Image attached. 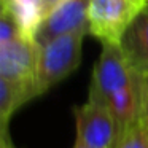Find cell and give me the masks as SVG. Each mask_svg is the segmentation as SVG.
<instances>
[{"label": "cell", "mask_w": 148, "mask_h": 148, "mask_svg": "<svg viewBox=\"0 0 148 148\" xmlns=\"http://www.w3.org/2000/svg\"><path fill=\"white\" fill-rule=\"evenodd\" d=\"M86 35L88 30H77L38 45L35 83L40 96L78 69Z\"/></svg>", "instance_id": "7a4b0ae2"}, {"label": "cell", "mask_w": 148, "mask_h": 148, "mask_svg": "<svg viewBox=\"0 0 148 148\" xmlns=\"http://www.w3.org/2000/svg\"><path fill=\"white\" fill-rule=\"evenodd\" d=\"M119 48L129 67L142 75H148V5L138 13L124 32Z\"/></svg>", "instance_id": "52a82bcc"}, {"label": "cell", "mask_w": 148, "mask_h": 148, "mask_svg": "<svg viewBox=\"0 0 148 148\" xmlns=\"http://www.w3.org/2000/svg\"><path fill=\"white\" fill-rule=\"evenodd\" d=\"M88 3L89 0H65L64 3L58 5L40 23L34 37L35 43L43 45L65 34L88 30Z\"/></svg>", "instance_id": "8992f818"}, {"label": "cell", "mask_w": 148, "mask_h": 148, "mask_svg": "<svg viewBox=\"0 0 148 148\" xmlns=\"http://www.w3.org/2000/svg\"><path fill=\"white\" fill-rule=\"evenodd\" d=\"M73 148H86V147H84V145H81V143H78V142H75Z\"/></svg>", "instance_id": "5bb4252c"}, {"label": "cell", "mask_w": 148, "mask_h": 148, "mask_svg": "<svg viewBox=\"0 0 148 148\" xmlns=\"http://www.w3.org/2000/svg\"><path fill=\"white\" fill-rule=\"evenodd\" d=\"M65 0H42V8H43V14H48L49 11H53L58 5L64 3Z\"/></svg>", "instance_id": "4fadbf2b"}, {"label": "cell", "mask_w": 148, "mask_h": 148, "mask_svg": "<svg viewBox=\"0 0 148 148\" xmlns=\"http://www.w3.org/2000/svg\"><path fill=\"white\" fill-rule=\"evenodd\" d=\"M138 123L148 129V75L140 77V116Z\"/></svg>", "instance_id": "7c38bea8"}, {"label": "cell", "mask_w": 148, "mask_h": 148, "mask_svg": "<svg viewBox=\"0 0 148 148\" xmlns=\"http://www.w3.org/2000/svg\"><path fill=\"white\" fill-rule=\"evenodd\" d=\"M2 7L11 10L27 37H35L37 29L45 18L42 0H2Z\"/></svg>", "instance_id": "9c48e42d"}, {"label": "cell", "mask_w": 148, "mask_h": 148, "mask_svg": "<svg viewBox=\"0 0 148 148\" xmlns=\"http://www.w3.org/2000/svg\"><path fill=\"white\" fill-rule=\"evenodd\" d=\"M35 81H10L0 78V127L8 129L11 116L29 100L38 97Z\"/></svg>", "instance_id": "ba28073f"}, {"label": "cell", "mask_w": 148, "mask_h": 148, "mask_svg": "<svg viewBox=\"0 0 148 148\" xmlns=\"http://www.w3.org/2000/svg\"><path fill=\"white\" fill-rule=\"evenodd\" d=\"M115 148H148V129L135 123L124 132Z\"/></svg>", "instance_id": "30bf717a"}, {"label": "cell", "mask_w": 148, "mask_h": 148, "mask_svg": "<svg viewBox=\"0 0 148 148\" xmlns=\"http://www.w3.org/2000/svg\"><path fill=\"white\" fill-rule=\"evenodd\" d=\"M23 34V27H21L19 21L16 19V16L11 13V10H8L7 7H2V10H0V43L13 40Z\"/></svg>", "instance_id": "8fae6325"}, {"label": "cell", "mask_w": 148, "mask_h": 148, "mask_svg": "<svg viewBox=\"0 0 148 148\" xmlns=\"http://www.w3.org/2000/svg\"><path fill=\"white\" fill-rule=\"evenodd\" d=\"M38 45L27 35L0 43V78L10 81H35ZM37 84V83H35Z\"/></svg>", "instance_id": "5b68a950"}, {"label": "cell", "mask_w": 148, "mask_h": 148, "mask_svg": "<svg viewBox=\"0 0 148 148\" xmlns=\"http://www.w3.org/2000/svg\"><path fill=\"white\" fill-rule=\"evenodd\" d=\"M108 103L119 129V138L140 116V75L126 62L119 45H102L89 84Z\"/></svg>", "instance_id": "6da1fadb"}, {"label": "cell", "mask_w": 148, "mask_h": 148, "mask_svg": "<svg viewBox=\"0 0 148 148\" xmlns=\"http://www.w3.org/2000/svg\"><path fill=\"white\" fill-rule=\"evenodd\" d=\"M77 140L86 148H115L119 140V129L108 103L89 86L88 99L75 108Z\"/></svg>", "instance_id": "277c9868"}, {"label": "cell", "mask_w": 148, "mask_h": 148, "mask_svg": "<svg viewBox=\"0 0 148 148\" xmlns=\"http://www.w3.org/2000/svg\"><path fill=\"white\" fill-rule=\"evenodd\" d=\"M148 0H89L88 32L102 45H119L124 32Z\"/></svg>", "instance_id": "3957f363"}]
</instances>
